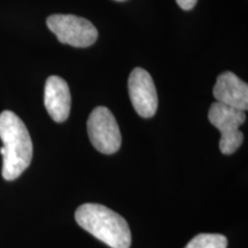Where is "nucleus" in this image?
Instances as JSON below:
<instances>
[{"label": "nucleus", "mask_w": 248, "mask_h": 248, "mask_svg": "<svg viewBox=\"0 0 248 248\" xmlns=\"http://www.w3.org/2000/svg\"><path fill=\"white\" fill-rule=\"evenodd\" d=\"M88 133L93 147L102 154H114L120 150L122 136L113 113L106 107H97L88 120Z\"/></svg>", "instance_id": "nucleus-5"}, {"label": "nucleus", "mask_w": 248, "mask_h": 248, "mask_svg": "<svg viewBox=\"0 0 248 248\" xmlns=\"http://www.w3.org/2000/svg\"><path fill=\"white\" fill-rule=\"evenodd\" d=\"M198 0H176L177 5L184 11H191L197 4Z\"/></svg>", "instance_id": "nucleus-10"}, {"label": "nucleus", "mask_w": 248, "mask_h": 248, "mask_svg": "<svg viewBox=\"0 0 248 248\" xmlns=\"http://www.w3.org/2000/svg\"><path fill=\"white\" fill-rule=\"evenodd\" d=\"M0 139L4 146L2 155V177L15 181L30 166L33 147L26 124L16 114L4 110L0 114Z\"/></svg>", "instance_id": "nucleus-1"}, {"label": "nucleus", "mask_w": 248, "mask_h": 248, "mask_svg": "<svg viewBox=\"0 0 248 248\" xmlns=\"http://www.w3.org/2000/svg\"><path fill=\"white\" fill-rule=\"evenodd\" d=\"M228 239L222 234L201 233L195 235L185 248H226Z\"/></svg>", "instance_id": "nucleus-9"}, {"label": "nucleus", "mask_w": 248, "mask_h": 248, "mask_svg": "<svg viewBox=\"0 0 248 248\" xmlns=\"http://www.w3.org/2000/svg\"><path fill=\"white\" fill-rule=\"evenodd\" d=\"M44 105L55 122L62 123L69 117L71 95L66 80L55 75L48 77L45 83Z\"/></svg>", "instance_id": "nucleus-8"}, {"label": "nucleus", "mask_w": 248, "mask_h": 248, "mask_svg": "<svg viewBox=\"0 0 248 248\" xmlns=\"http://www.w3.org/2000/svg\"><path fill=\"white\" fill-rule=\"evenodd\" d=\"M131 104L139 116L150 119L157 109V93L150 74L142 68H135L128 80Z\"/></svg>", "instance_id": "nucleus-6"}, {"label": "nucleus", "mask_w": 248, "mask_h": 248, "mask_svg": "<svg viewBox=\"0 0 248 248\" xmlns=\"http://www.w3.org/2000/svg\"><path fill=\"white\" fill-rule=\"evenodd\" d=\"M115 1H125V0H115Z\"/></svg>", "instance_id": "nucleus-11"}, {"label": "nucleus", "mask_w": 248, "mask_h": 248, "mask_svg": "<svg viewBox=\"0 0 248 248\" xmlns=\"http://www.w3.org/2000/svg\"><path fill=\"white\" fill-rule=\"evenodd\" d=\"M213 94L217 102L235 109L246 111L248 108V85L231 71L217 77Z\"/></svg>", "instance_id": "nucleus-7"}, {"label": "nucleus", "mask_w": 248, "mask_h": 248, "mask_svg": "<svg viewBox=\"0 0 248 248\" xmlns=\"http://www.w3.org/2000/svg\"><path fill=\"white\" fill-rule=\"evenodd\" d=\"M77 224L110 248H130L131 231L122 216L98 203H85L75 213Z\"/></svg>", "instance_id": "nucleus-2"}, {"label": "nucleus", "mask_w": 248, "mask_h": 248, "mask_svg": "<svg viewBox=\"0 0 248 248\" xmlns=\"http://www.w3.org/2000/svg\"><path fill=\"white\" fill-rule=\"evenodd\" d=\"M48 29L62 44L89 47L98 39V30L84 17L70 14H54L46 20Z\"/></svg>", "instance_id": "nucleus-4"}, {"label": "nucleus", "mask_w": 248, "mask_h": 248, "mask_svg": "<svg viewBox=\"0 0 248 248\" xmlns=\"http://www.w3.org/2000/svg\"><path fill=\"white\" fill-rule=\"evenodd\" d=\"M208 119L221 132L219 151L222 154L230 155L237 152L244 141V135L239 126L246 121L245 111L216 101L209 108Z\"/></svg>", "instance_id": "nucleus-3"}]
</instances>
